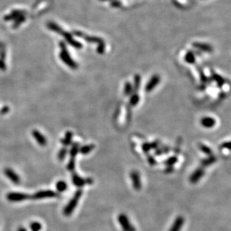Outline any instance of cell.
Listing matches in <instances>:
<instances>
[{
  "instance_id": "5b68a950",
  "label": "cell",
  "mask_w": 231,
  "mask_h": 231,
  "mask_svg": "<svg viewBox=\"0 0 231 231\" xmlns=\"http://www.w3.org/2000/svg\"><path fill=\"white\" fill-rule=\"evenodd\" d=\"M117 219H118L123 231H136L135 228L132 225L130 220L125 214L119 215Z\"/></svg>"
},
{
  "instance_id": "7402d4cb",
  "label": "cell",
  "mask_w": 231,
  "mask_h": 231,
  "mask_svg": "<svg viewBox=\"0 0 231 231\" xmlns=\"http://www.w3.org/2000/svg\"><path fill=\"white\" fill-rule=\"evenodd\" d=\"M199 149L200 151H201L203 153L208 155V156H212V151L211 148H209L208 146H206V145L203 144H200Z\"/></svg>"
},
{
  "instance_id": "8d00e7d4",
  "label": "cell",
  "mask_w": 231,
  "mask_h": 231,
  "mask_svg": "<svg viewBox=\"0 0 231 231\" xmlns=\"http://www.w3.org/2000/svg\"><path fill=\"white\" fill-rule=\"evenodd\" d=\"M173 171H174V168L172 166H168L165 168V172L167 173V174H170V173L173 172Z\"/></svg>"
},
{
  "instance_id": "e0dca14e",
  "label": "cell",
  "mask_w": 231,
  "mask_h": 231,
  "mask_svg": "<svg viewBox=\"0 0 231 231\" xmlns=\"http://www.w3.org/2000/svg\"><path fill=\"white\" fill-rule=\"evenodd\" d=\"M193 46L195 47L198 48V49H201V50L205 51V52H212V48L210 45L206 44V43H194Z\"/></svg>"
},
{
  "instance_id": "d4e9b609",
  "label": "cell",
  "mask_w": 231,
  "mask_h": 231,
  "mask_svg": "<svg viewBox=\"0 0 231 231\" xmlns=\"http://www.w3.org/2000/svg\"><path fill=\"white\" fill-rule=\"evenodd\" d=\"M185 60L187 63H189V64H193L195 61V55H194L192 52H189V53H187V54L185 55Z\"/></svg>"
},
{
  "instance_id": "ab89813d",
  "label": "cell",
  "mask_w": 231,
  "mask_h": 231,
  "mask_svg": "<svg viewBox=\"0 0 231 231\" xmlns=\"http://www.w3.org/2000/svg\"><path fill=\"white\" fill-rule=\"evenodd\" d=\"M8 111V107H5L4 109H3L2 110L1 112H2V114H5V113L7 112Z\"/></svg>"
},
{
  "instance_id": "8fae6325",
  "label": "cell",
  "mask_w": 231,
  "mask_h": 231,
  "mask_svg": "<svg viewBox=\"0 0 231 231\" xmlns=\"http://www.w3.org/2000/svg\"><path fill=\"white\" fill-rule=\"evenodd\" d=\"M32 136L34 137V138H35V139L36 140V141L38 142V144L40 145V146H45V145L46 144V143H47V140H46V138H45L44 135H43V134L40 133L39 131L35 130L32 131Z\"/></svg>"
},
{
  "instance_id": "b9f144b4",
  "label": "cell",
  "mask_w": 231,
  "mask_h": 231,
  "mask_svg": "<svg viewBox=\"0 0 231 231\" xmlns=\"http://www.w3.org/2000/svg\"><path fill=\"white\" fill-rule=\"evenodd\" d=\"M101 1H113V0H101Z\"/></svg>"
},
{
  "instance_id": "f35d334b",
  "label": "cell",
  "mask_w": 231,
  "mask_h": 231,
  "mask_svg": "<svg viewBox=\"0 0 231 231\" xmlns=\"http://www.w3.org/2000/svg\"><path fill=\"white\" fill-rule=\"evenodd\" d=\"M0 69L1 70H5V62L3 60H0Z\"/></svg>"
},
{
  "instance_id": "603a6c76",
  "label": "cell",
  "mask_w": 231,
  "mask_h": 231,
  "mask_svg": "<svg viewBox=\"0 0 231 231\" xmlns=\"http://www.w3.org/2000/svg\"><path fill=\"white\" fill-rule=\"evenodd\" d=\"M134 82H135V85H134V93H137L138 89L140 88V84H141V76L139 75H135V78H134Z\"/></svg>"
},
{
  "instance_id": "60d3db41",
  "label": "cell",
  "mask_w": 231,
  "mask_h": 231,
  "mask_svg": "<svg viewBox=\"0 0 231 231\" xmlns=\"http://www.w3.org/2000/svg\"><path fill=\"white\" fill-rule=\"evenodd\" d=\"M18 231H26V230H25L24 227H20V228L18 229Z\"/></svg>"
},
{
  "instance_id": "83f0119b",
  "label": "cell",
  "mask_w": 231,
  "mask_h": 231,
  "mask_svg": "<svg viewBox=\"0 0 231 231\" xmlns=\"http://www.w3.org/2000/svg\"><path fill=\"white\" fill-rule=\"evenodd\" d=\"M139 102V97L138 93H133L130 98V104L131 106H136Z\"/></svg>"
},
{
  "instance_id": "d6a6232c",
  "label": "cell",
  "mask_w": 231,
  "mask_h": 231,
  "mask_svg": "<svg viewBox=\"0 0 231 231\" xmlns=\"http://www.w3.org/2000/svg\"><path fill=\"white\" fill-rule=\"evenodd\" d=\"M151 150V144L150 143H144L142 144V151L145 153H148Z\"/></svg>"
},
{
  "instance_id": "5bb4252c",
  "label": "cell",
  "mask_w": 231,
  "mask_h": 231,
  "mask_svg": "<svg viewBox=\"0 0 231 231\" xmlns=\"http://www.w3.org/2000/svg\"><path fill=\"white\" fill-rule=\"evenodd\" d=\"M73 182L74 185L77 187H82L87 183V180L85 179L82 178V177H80L78 174H76V173H74L73 174Z\"/></svg>"
},
{
  "instance_id": "484cf974",
  "label": "cell",
  "mask_w": 231,
  "mask_h": 231,
  "mask_svg": "<svg viewBox=\"0 0 231 231\" xmlns=\"http://www.w3.org/2000/svg\"><path fill=\"white\" fill-rule=\"evenodd\" d=\"M177 162V158L176 156H171L164 161V164L167 166H173Z\"/></svg>"
},
{
  "instance_id": "52a82bcc",
  "label": "cell",
  "mask_w": 231,
  "mask_h": 231,
  "mask_svg": "<svg viewBox=\"0 0 231 231\" xmlns=\"http://www.w3.org/2000/svg\"><path fill=\"white\" fill-rule=\"evenodd\" d=\"M56 193L52 190H43V191H39L33 195V199L39 200L44 199V198H55L56 196Z\"/></svg>"
},
{
  "instance_id": "f546056e",
  "label": "cell",
  "mask_w": 231,
  "mask_h": 231,
  "mask_svg": "<svg viewBox=\"0 0 231 231\" xmlns=\"http://www.w3.org/2000/svg\"><path fill=\"white\" fill-rule=\"evenodd\" d=\"M132 85H131L130 82H127L125 85V88H124V93H125V95H127V96H129V95L131 93V92H132Z\"/></svg>"
},
{
  "instance_id": "7a4b0ae2",
  "label": "cell",
  "mask_w": 231,
  "mask_h": 231,
  "mask_svg": "<svg viewBox=\"0 0 231 231\" xmlns=\"http://www.w3.org/2000/svg\"><path fill=\"white\" fill-rule=\"evenodd\" d=\"M73 34L76 35V36L79 37V38H83V39L86 40L87 42L97 43L98 53H100V54H103V53H104L105 51V43L103 39H101V38H97V37L89 36V35H86V34L83 33V32H79V31H75V32H73Z\"/></svg>"
},
{
  "instance_id": "3957f363",
  "label": "cell",
  "mask_w": 231,
  "mask_h": 231,
  "mask_svg": "<svg viewBox=\"0 0 231 231\" xmlns=\"http://www.w3.org/2000/svg\"><path fill=\"white\" fill-rule=\"evenodd\" d=\"M82 195V191L81 189H79L78 191L76 192V193L74 194L73 197L72 198V199L69 201V203H67V206L64 208L63 213L65 216H70L72 214L73 212L74 211L75 208L76 207L77 204H78V202L80 201Z\"/></svg>"
},
{
  "instance_id": "ba28073f",
  "label": "cell",
  "mask_w": 231,
  "mask_h": 231,
  "mask_svg": "<svg viewBox=\"0 0 231 231\" xmlns=\"http://www.w3.org/2000/svg\"><path fill=\"white\" fill-rule=\"evenodd\" d=\"M131 180L132 182V185H133V188L135 190L138 191V190L141 189V179H140V175L139 173L137 171H132L130 174Z\"/></svg>"
},
{
  "instance_id": "9a60e30c",
  "label": "cell",
  "mask_w": 231,
  "mask_h": 231,
  "mask_svg": "<svg viewBox=\"0 0 231 231\" xmlns=\"http://www.w3.org/2000/svg\"><path fill=\"white\" fill-rule=\"evenodd\" d=\"M201 124L205 128H212L216 124V120L210 117H204L201 119Z\"/></svg>"
},
{
  "instance_id": "cb8c5ba5",
  "label": "cell",
  "mask_w": 231,
  "mask_h": 231,
  "mask_svg": "<svg viewBox=\"0 0 231 231\" xmlns=\"http://www.w3.org/2000/svg\"><path fill=\"white\" fill-rule=\"evenodd\" d=\"M80 151V148H79V144L78 143H75L73 145L72 148L70 150V156L71 158H75L76 156L77 153H79Z\"/></svg>"
},
{
  "instance_id": "6da1fadb",
  "label": "cell",
  "mask_w": 231,
  "mask_h": 231,
  "mask_svg": "<svg viewBox=\"0 0 231 231\" xmlns=\"http://www.w3.org/2000/svg\"><path fill=\"white\" fill-rule=\"evenodd\" d=\"M47 26L49 27V29L53 31V32H56V33H59L60 34V35H61V36L64 37V38H65L66 41L68 42L73 47L76 48V49H81V48L82 47V43H80L79 41H77V40H76L73 38L72 35H71L70 33H68V32L63 30L59 26V25H58L57 24H56L55 22H49V23L47 24Z\"/></svg>"
},
{
  "instance_id": "d6986e66",
  "label": "cell",
  "mask_w": 231,
  "mask_h": 231,
  "mask_svg": "<svg viewBox=\"0 0 231 231\" xmlns=\"http://www.w3.org/2000/svg\"><path fill=\"white\" fill-rule=\"evenodd\" d=\"M72 138H73V132H70V131H68V132H66L65 134V138H63L61 140V144H62L64 146H68L71 144V141H72Z\"/></svg>"
},
{
  "instance_id": "44dd1931",
  "label": "cell",
  "mask_w": 231,
  "mask_h": 231,
  "mask_svg": "<svg viewBox=\"0 0 231 231\" xmlns=\"http://www.w3.org/2000/svg\"><path fill=\"white\" fill-rule=\"evenodd\" d=\"M56 189L58 190V192H65L66 189H67V185L64 181H59V182L56 183Z\"/></svg>"
},
{
  "instance_id": "1f68e13d",
  "label": "cell",
  "mask_w": 231,
  "mask_h": 231,
  "mask_svg": "<svg viewBox=\"0 0 231 231\" xmlns=\"http://www.w3.org/2000/svg\"><path fill=\"white\" fill-rule=\"evenodd\" d=\"M25 14H23V15L20 16V17H18V18L16 19V20H15V23H14V27L19 26V25H20V24H21V22H23V21H25Z\"/></svg>"
},
{
  "instance_id": "9c48e42d",
  "label": "cell",
  "mask_w": 231,
  "mask_h": 231,
  "mask_svg": "<svg viewBox=\"0 0 231 231\" xmlns=\"http://www.w3.org/2000/svg\"><path fill=\"white\" fill-rule=\"evenodd\" d=\"M204 174H205V171L203 168H199L196 169V170L192 173L191 177H190L189 178L190 182L194 184L197 183V182H198V181L201 180L202 177H203Z\"/></svg>"
},
{
  "instance_id": "8992f818",
  "label": "cell",
  "mask_w": 231,
  "mask_h": 231,
  "mask_svg": "<svg viewBox=\"0 0 231 231\" xmlns=\"http://www.w3.org/2000/svg\"><path fill=\"white\" fill-rule=\"evenodd\" d=\"M29 198L28 195L20 192H10L7 195V199L11 202H19L25 201Z\"/></svg>"
},
{
  "instance_id": "4fadbf2b",
  "label": "cell",
  "mask_w": 231,
  "mask_h": 231,
  "mask_svg": "<svg viewBox=\"0 0 231 231\" xmlns=\"http://www.w3.org/2000/svg\"><path fill=\"white\" fill-rule=\"evenodd\" d=\"M184 224V219L182 216H178L176 218L175 221H174V224L171 226V229L169 231H180L182 226Z\"/></svg>"
},
{
  "instance_id": "d590c367",
  "label": "cell",
  "mask_w": 231,
  "mask_h": 231,
  "mask_svg": "<svg viewBox=\"0 0 231 231\" xmlns=\"http://www.w3.org/2000/svg\"><path fill=\"white\" fill-rule=\"evenodd\" d=\"M111 6H112V7H115V8L121 7V2L120 1H117V0H113V1L111 2Z\"/></svg>"
},
{
  "instance_id": "836d02e7",
  "label": "cell",
  "mask_w": 231,
  "mask_h": 231,
  "mask_svg": "<svg viewBox=\"0 0 231 231\" xmlns=\"http://www.w3.org/2000/svg\"><path fill=\"white\" fill-rule=\"evenodd\" d=\"M214 78H215V80H216V82H218V85H219V86H221V85H223V83H224V80H223V79L221 78L220 76L216 75V74H215V75H214Z\"/></svg>"
},
{
  "instance_id": "ffe728a7",
  "label": "cell",
  "mask_w": 231,
  "mask_h": 231,
  "mask_svg": "<svg viewBox=\"0 0 231 231\" xmlns=\"http://www.w3.org/2000/svg\"><path fill=\"white\" fill-rule=\"evenodd\" d=\"M95 148V145L94 144H88V145H85V146L82 147V148H80V151L82 154L85 155L89 153L90 152H91L93 151V149Z\"/></svg>"
},
{
  "instance_id": "e575fe53",
  "label": "cell",
  "mask_w": 231,
  "mask_h": 231,
  "mask_svg": "<svg viewBox=\"0 0 231 231\" xmlns=\"http://www.w3.org/2000/svg\"><path fill=\"white\" fill-rule=\"evenodd\" d=\"M148 161L149 162V164L151 165H155L156 164V160L155 159V158L152 156H149L148 157Z\"/></svg>"
},
{
  "instance_id": "ac0fdd59",
  "label": "cell",
  "mask_w": 231,
  "mask_h": 231,
  "mask_svg": "<svg viewBox=\"0 0 231 231\" xmlns=\"http://www.w3.org/2000/svg\"><path fill=\"white\" fill-rule=\"evenodd\" d=\"M24 14L23 12H22V11H13L12 13L10 14H8V16H6L5 17V20H16V19H17L18 17H20V16L23 15Z\"/></svg>"
},
{
  "instance_id": "4dcf8cb0",
  "label": "cell",
  "mask_w": 231,
  "mask_h": 231,
  "mask_svg": "<svg viewBox=\"0 0 231 231\" xmlns=\"http://www.w3.org/2000/svg\"><path fill=\"white\" fill-rule=\"evenodd\" d=\"M75 165H76V161H75V158H71L70 160L69 161L68 164H67V168L68 171H73L74 168H75Z\"/></svg>"
},
{
  "instance_id": "277c9868",
  "label": "cell",
  "mask_w": 231,
  "mask_h": 231,
  "mask_svg": "<svg viewBox=\"0 0 231 231\" xmlns=\"http://www.w3.org/2000/svg\"><path fill=\"white\" fill-rule=\"evenodd\" d=\"M61 47V53H60V58L62 60L63 62L65 63L68 67H70L72 69H76L77 68V64L72 59L70 56L69 55L68 51H67L66 45L64 42H60L59 43Z\"/></svg>"
},
{
  "instance_id": "74e56055",
  "label": "cell",
  "mask_w": 231,
  "mask_h": 231,
  "mask_svg": "<svg viewBox=\"0 0 231 231\" xmlns=\"http://www.w3.org/2000/svg\"><path fill=\"white\" fill-rule=\"evenodd\" d=\"M221 148H226L227 150H230V142H225V143L221 145Z\"/></svg>"
},
{
  "instance_id": "2e32d148",
  "label": "cell",
  "mask_w": 231,
  "mask_h": 231,
  "mask_svg": "<svg viewBox=\"0 0 231 231\" xmlns=\"http://www.w3.org/2000/svg\"><path fill=\"white\" fill-rule=\"evenodd\" d=\"M216 161H217V158L214 155H212V156H209V157L201 160V164L203 167H207V166L214 164L215 162H216Z\"/></svg>"
},
{
  "instance_id": "7c38bea8",
  "label": "cell",
  "mask_w": 231,
  "mask_h": 231,
  "mask_svg": "<svg viewBox=\"0 0 231 231\" xmlns=\"http://www.w3.org/2000/svg\"><path fill=\"white\" fill-rule=\"evenodd\" d=\"M5 174L6 177H7L11 182H14V183L19 184L20 182V177H19L14 171L11 170V168L5 169Z\"/></svg>"
},
{
  "instance_id": "30bf717a",
  "label": "cell",
  "mask_w": 231,
  "mask_h": 231,
  "mask_svg": "<svg viewBox=\"0 0 231 231\" xmlns=\"http://www.w3.org/2000/svg\"><path fill=\"white\" fill-rule=\"evenodd\" d=\"M160 82V77L158 75H154L152 76V78L150 80L148 83L145 86V90L147 92H151V90L154 89L155 87L158 85Z\"/></svg>"
},
{
  "instance_id": "4316f807",
  "label": "cell",
  "mask_w": 231,
  "mask_h": 231,
  "mask_svg": "<svg viewBox=\"0 0 231 231\" xmlns=\"http://www.w3.org/2000/svg\"><path fill=\"white\" fill-rule=\"evenodd\" d=\"M30 228L32 231H40L42 228L41 224L38 221H35V222H32L30 225Z\"/></svg>"
},
{
  "instance_id": "f1b7e54d",
  "label": "cell",
  "mask_w": 231,
  "mask_h": 231,
  "mask_svg": "<svg viewBox=\"0 0 231 231\" xmlns=\"http://www.w3.org/2000/svg\"><path fill=\"white\" fill-rule=\"evenodd\" d=\"M67 150L66 148H61V151H59V154H58V158H59V160H63L64 158L66 157V155H67Z\"/></svg>"
}]
</instances>
